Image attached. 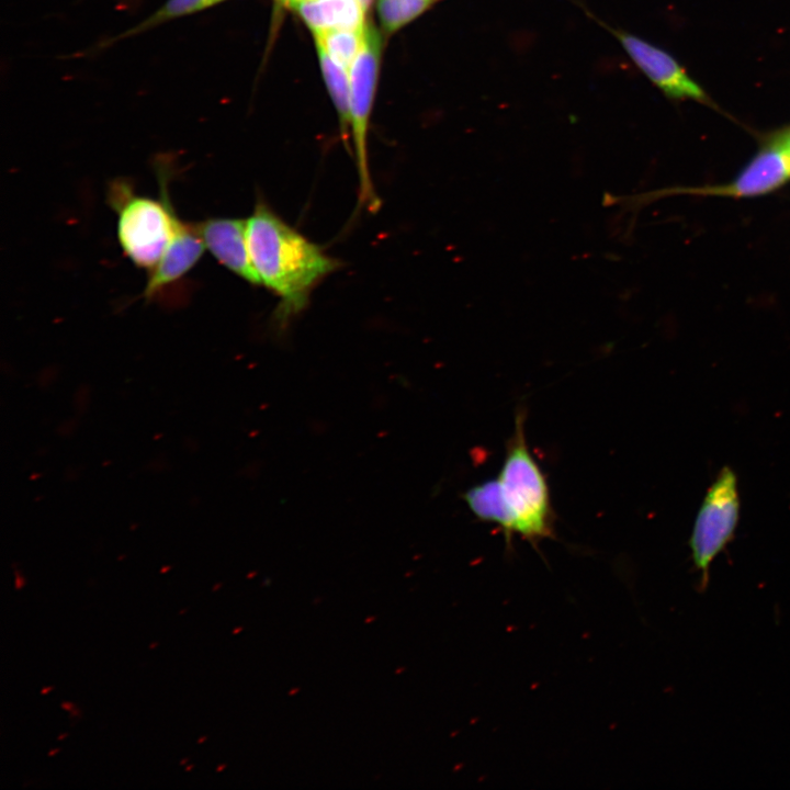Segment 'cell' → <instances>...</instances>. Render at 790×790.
<instances>
[{"instance_id": "obj_1", "label": "cell", "mask_w": 790, "mask_h": 790, "mask_svg": "<svg viewBox=\"0 0 790 790\" xmlns=\"http://www.w3.org/2000/svg\"><path fill=\"white\" fill-rule=\"evenodd\" d=\"M252 266L260 283L280 298L274 320L280 329L300 314L311 292L340 262L286 224L264 202L247 218Z\"/></svg>"}, {"instance_id": "obj_2", "label": "cell", "mask_w": 790, "mask_h": 790, "mask_svg": "<svg viewBox=\"0 0 790 790\" xmlns=\"http://www.w3.org/2000/svg\"><path fill=\"white\" fill-rule=\"evenodd\" d=\"M524 413L515 419L498 476L467 489L464 499L478 519L497 524L510 544L515 534L532 545L553 537L550 492L524 437Z\"/></svg>"}, {"instance_id": "obj_3", "label": "cell", "mask_w": 790, "mask_h": 790, "mask_svg": "<svg viewBox=\"0 0 790 790\" xmlns=\"http://www.w3.org/2000/svg\"><path fill=\"white\" fill-rule=\"evenodd\" d=\"M160 199L138 195L129 181L114 179L106 201L117 214V239L124 255L149 271L169 244L179 217L168 194V170L159 166Z\"/></svg>"}, {"instance_id": "obj_4", "label": "cell", "mask_w": 790, "mask_h": 790, "mask_svg": "<svg viewBox=\"0 0 790 790\" xmlns=\"http://www.w3.org/2000/svg\"><path fill=\"white\" fill-rule=\"evenodd\" d=\"M738 516L737 476L724 466L702 500L689 539L695 568L700 572V591L708 587L712 562L733 539Z\"/></svg>"}, {"instance_id": "obj_5", "label": "cell", "mask_w": 790, "mask_h": 790, "mask_svg": "<svg viewBox=\"0 0 790 790\" xmlns=\"http://www.w3.org/2000/svg\"><path fill=\"white\" fill-rule=\"evenodd\" d=\"M381 40L376 30L364 26L362 46L350 68V119L359 177V205L377 211L380 200L370 174L366 150L369 116L373 101Z\"/></svg>"}, {"instance_id": "obj_6", "label": "cell", "mask_w": 790, "mask_h": 790, "mask_svg": "<svg viewBox=\"0 0 790 790\" xmlns=\"http://www.w3.org/2000/svg\"><path fill=\"white\" fill-rule=\"evenodd\" d=\"M641 70L667 95L706 101L697 86L667 53L624 31L610 30Z\"/></svg>"}, {"instance_id": "obj_7", "label": "cell", "mask_w": 790, "mask_h": 790, "mask_svg": "<svg viewBox=\"0 0 790 790\" xmlns=\"http://www.w3.org/2000/svg\"><path fill=\"white\" fill-rule=\"evenodd\" d=\"M196 226L205 248L222 266L250 284H261L249 252L247 219L211 217Z\"/></svg>"}, {"instance_id": "obj_8", "label": "cell", "mask_w": 790, "mask_h": 790, "mask_svg": "<svg viewBox=\"0 0 790 790\" xmlns=\"http://www.w3.org/2000/svg\"><path fill=\"white\" fill-rule=\"evenodd\" d=\"M204 248L196 224L179 219L162 256L149 271L143 296L150 298L183 278L198 263Z\"/></svg>"}, {"instance_id": "obj_9", "label": "cell", "mask_w": 790, "mask_h": 790, "mask_svg": "<svg viewBox=\"0 0 790 790\" xmlns=\"http://www.w3.org/2000/svg\"><path fill=\"white\" fill-rule=\"evenodd\" d=\"M790 178V160L780 142L764 149L726 189L734 195H756L769 192Z\"/></svg>"}, {"instance_id": "obj_10", "label": "cell", "mask_w": 790, "mask_h": 790, "mask_svg": "<svg viewBox=\"0 0 790 790\" xmlns=\"http://www.w3.org/2000/svg\"><path fill=\"white\" fill-rule=\"evenodd\" d=\"M295 10L313 30L361 29L365 10L359 0H303L294 3Z\"/></svg>"}, {"instance_id": "obj_11", "label": "cell", "mask_w": 790, "mask_h": 790, "mask_svg": "<svg viewBox=\"0 0 790 790\" xmlns=\"http://www.w3.org/2000/svg\"><path fill=\"white\" fill-rule=\"evenodd\" d=\"M365 26V25H364ZM361 29H328L313 31L317 47L346 70L350 69L363 42Z\"/></svg>"}, {"instance_id": "obj_12", "label": "cell", "mask_w": 790, "mask_h": 790, "mask_svg": "<svg viewBox=\"0 0 790 790\" xmlns=\"http://www.w3.org/2000/svg\"><path fill=\"white\" fill-rule=\"evenodd\" d=\"M321 70L328 87V90L335 101V105L339 113L342 140L349 149L348 136L349 127H351L350 119V94L348 87V78L346 69L335 63L325 50L317 47Z\"/></svg>"}, {"instance_id": "obj_13", "label": "cell", "mask_w": 790, "mask_h": 790, "mask_svg": "<svg viewBox=\"0 0 790 790\" xmlns=\"http://www.w3.org/2000/svg\"><path fill=\"white\" fill-rule=\"evenodd\" d=\"M431 0H379L377 12L384 30L388 33L408 23L430 4Z\"/></svg>"}, {"instance_id": "obj_14", "label": "cell", "mask_w": 790, "mask_h": 790, "mask_svg": "<svg viewBox=\"0 0 790 790\" xmlns=\"http://www.w3.org/2000/svg\"><path fill=\"white\" fill-rule=\"evenodd\" d=\"M221 2L219 0H167L155 13L126 34H135L171 19L188 15Z\"/></svg>"}, {"instance_id": "obj_15", "label": "cell", "mask_w": 790, "mask_h": 790, "mask_svg": "<svg viewBox=\"0 0 790 790\" xmlns=\"http://www.w3.org/2000/svg\"><path fill=\"white\" fill-rule=\"evenodd\" d=\"M786 155L788 156L790 160V132H788L786 135L782 136V138L779 139Z\"/></svg>"}, {"instance_id": "obj_16", "label": "cell", "mask_w": 790, "mask_h": 790, "mask_svg": "<svg viewBox=\"0 0 790 790\" xmlns=\"http://www.w3.org/2000/svg\"><path fill=\"white\" fill-rule=\"evenodd\" d=\"M15 574V589L21 590L23 586L26 584L25 578L20 574L18 569L14 571Z\"/></svg>"}, {"instance_id": "obj_17", "label": "cell", "mask_w": 790, "mask_h": 790, "mask_svg": "<svg viewBox=\"0 0 790 790\" xmlns=\"http://www.w3.org/2000/svg\"><path fill=\"white\" fill-rule=\"evenodd\" d=\"M75 707H76V704H75L74 702H71V701H63V702L60 703V708H63L64 710H66V711H68V712H69L70 710H72Z\"/></svg>"}, {"instance_id": "obj_18", "label": "cell", "mask_w": 790, "mask_h": 790, "mask_svg": "<svg viewBox=\"0 0 790 790\" xmlns=\"http://www.w3.org/2000/svg\"><path fill=\"white\" fill-rule=\"evenodd\" d=\"M298 1H303V0H276V2H279L280 4L287 7V8H291L294 3L298 2Z\"/></svg>"}, {"instance_id": "obj_19", "label": "cell", "mask_w": 790, "mask_h": 790, "mask_svg": "<svg viewBox=\"0 0 790 790\" xmlns=\"http://www.w3.org/2000/svg\"><path fill=\"white\" fill-rule=\"evenodd\" d=\"M80 714H81L80 709H78V708H76V707H75L72 710L69 711V715H70L71 719L79 718Z\"/></svg>"}, {"instance_id": "obj_20", "label": "cell", "mask_w": 790, "mask_h": 790, "mask_svg": "<svg viewBox=\"0 0 790 790\" xmlns=\"http://www.w3.org/2000/svg\"><path fill=\"white\" fill-rule=\"evenodd\" d=\"M54 686H46L41 689V695H47L49 691L54 690Z\"/></svg>"}, {"instance_id": "obj_21", "label": "cell", "mask_w": 790, "mask_h": 790, "mask_svg": "<svg viewBox=\"0 0 790 790\" xmlns=\"http://www.w3.org/2000/svg\"><path fill=\"white\" fill-rule=\"evenodd\" d=\"M359 2H360L361 5L363 7V9L366 11L368 8H369V5H370V3H371V0H359Z\"/></svg>"}, {"instance_id": "obj_22", "label": "cell", "mask_w": 790, "mask_h": 790, "mask_svg": "<svg viewBox=\"0 0 790 790\" xmlns=\"http://www.w3.org/2000/svg\"><path fill=\"white\" fill-rule=\"evenodd\" d=\"M59 752H60V748H58V747H57V748H53V749H50V751L48 752L47 756H49V757L55 756V755H56L57 753H59Z\"/></svg>"}, {"instance_id": "obj_23", "label": "cell", "mask_w": 790, "mask_h": 790, "mask_svg": "<svg viewBox=\"0 0 790 790\" xmlns=\"http://www.w3.org/2000/svg\"><path fill=\"white\" fill-rule=\"evenodd\" d=\"M68 735H69V733H67V732H66V733H63V734H59V735L57 736V741L65 740Z\"/></svg>"}, {"instance_id": "obj_24", "label": "cell", "mask_w": 790, "mask_h": 790, "mask_svg": "<svg viewBox=\"0 0 790 790\" xmlns=\"http://www.w3.org/2000/svg\"><path fill=\"white\" fill-rule=\"evenodd\" d=\"M158 645H159V642H158V641H154L153 643L149 644L148 647H149V650H154V648H155L156 646H158Z\"/></svg>"}, {"instance_id": "obj_25", "label": "cell", "mask_w": 790, "mask_h": 790, "mask_svg": "<svg viewBox=\"0 0 790 790\" xmlns=\"http://www.w3.org/2000/svg\"><path fill=\"white\" fill-rule=\"evenodd\" d=\"M188 761H189V757L182 758V759L179 761V765H185Z\"/></svg>"}, {"instance_id": "obj_26", "label": "cell", "mask_w": 790, "mask_h": 790, "mask_svg": "<svg viewBox=\"0 0 790 790\" xmlns=\"http://www.w3.org/2000/svg\"><path fill=\"white\" fill-rule=\"evenodd\" d=\"M221 586H222V584H219V583L214 585L212 588V591H216L217 589H219Z\"/></svg>"}, {"instance_id": "obj_27", "label": "cell", "mask_w": 790, "mask_h": 790, "mask_svg": "<svg viewBox=\"0 0 790 790\" xmlns=\"http://www.w3.org/2000/svg\"><path fill=\"white\" fill-rule=\"evenodd\" d=\"M206 738H207V736H201V737L198 740V744H202Z\"/></svg>"}, {"instance_id": "obj_28", "label": "cell", "mask_w": 790, "mask_h": 790, "mask_svg": "<svg viewBox=\"0 0 790 790\" xmlns=\"http://www.w3.org/2000/svg\"><path fill=\"white\" fill-rule=\"evenodd\" d=\"M170 568H171L170 566H165V567L161 568L160 573H166V572H168Z\"/></svg>"}, {"instance_id": "obj_29", "label": "cell", "mask_w": 790, "mask_h": 790, "mask_svg": "<svg viewBox=\"0 0 790 790\" xmlns=\"http://www.w3.org/2000/svg\"><path fill=\"white\" fill-rule=\"evenodd\" d=\"M193 767H194L193 764L188 765V766L185 767V771H187V772L190 771L191 769H193Z\"/></svg>"}, {"instance_id": "obj_30", "label": "cell", "mask_w": 790, "mask_h": 790, "mask_svg": "<svg viewBox=\"0 0 790 790\" xmlns=\"http://www.w3.org/2000/svg\"><path fill=\"white\" fill-rule=\"evenodd\" d=\"M225 764L217 766L216 771H222L225 768Z\"/></svg>"}, {"instance_id": "obj_31", "label": "cell", "mask_w": 790, "mask_h": 790, "mask_svg": "<svg viewBox=\"0 0 790 790\" xmlns=\"http://www.w3.org/2000/svg\"><path fill=\"white\" fill-rule=\"evenodd\" d=\"M185 612H187V609H181V610L179 611V614H183V613H185Z\"/></svg>"}, {"instance_id": "obj_32", "label": "cell", "mask_w": 790, "mask_h": 790, "mask_svg": "<svg viewBox=\"0 0 790 790\" xmlns=\"http://www.w3.org/2000/svg\"><path fill=\"white\" fill-rule=\"evenodd\" d=\"M240 630H241V628H237V629L234 630L233 633L236 634V633H238Z\"/></svg>"}]
</instances>
